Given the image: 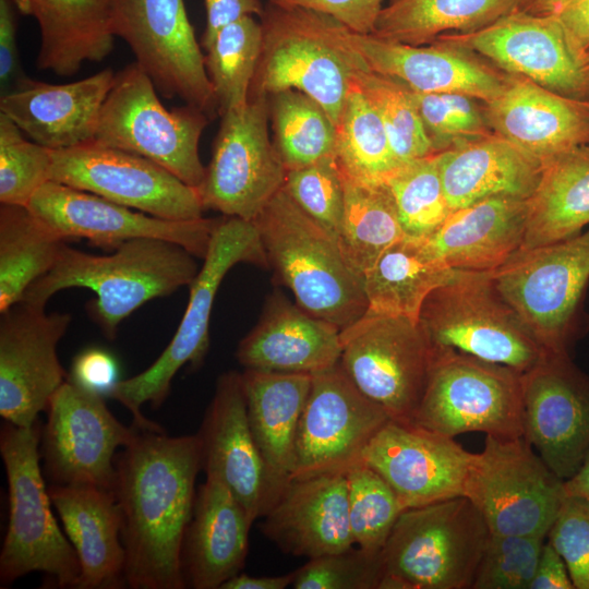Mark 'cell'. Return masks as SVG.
<instances>
[{"label":"cell","mask_w":589,"mask_h":589,"mask_svg":"<svg viewBox=\"0 0 589 589\" xmlns=\"http://www.w3.org/2000/svg\"><path fill=\"white\" fill-rule=\"evenodd\" d=\"M389 419L339 363L313 374L297 428L290 480L347 473L363 462L366 446Z\"/></svg>","instance_id":"2e32d148"},{"label":"cell","mask_w":589,"mask_h":589,"mask_svg":"<svg viewBox=\"0 0 589 589\" xmlns=\"http://www.w3.org/2000/svg\"><path fill=\"white\" fill-rule=\"evenodd\" d=\"M252 524L226 485L206 477L196 491L182 543L181 568L185 588L220 589L241 573Z\"/></svg>","instance_id":"f546056e"},{"label":"cell","mask_w":589,"mask_h":589,"mask_svg":"<svg viewBox=\"0 0 589 589\" xmlns=\"http://www.w3.org/2000/svg\"><path fill=\"white\" fill-rule=\"evenodd\" d=\"M294 573L278 576H250L239 573L227 580L220 589H286L291 587Z\"/></svg>","instance_id":"94428289"},{"label":"cell","mask_w":589,"mask_h":589,"mask_svg":"<svg viewBox=\"0 0 589 589\" xmlns=\"http://www.w3.org/2000/svg\"><path fill=\"white\" fill-rule=\"evenodd\" d=\"M413 423L449 437H522V374L466 354L437 353Z\"/></svg>","instance_id":"8fae6325"},{"label":"cell","mask_w":589,"mask_h":589,"mask_svg":"<svg viewBox=\"0 0 589 589\" xmlns=\"http://www.w3.org/2000/svg\"><path fill=\"white\" fill-rule=\"evenodd\" d=\"M209 120L191 105L166 108L149 76L133 62L116 73L94 142L143 156L197 189L206 168L199 145Z\"/></svg>","instance_id":"30bf717a"},{"label":"cell","mask_w":589,"mask_h":589,"mask_svg":"<svg viewBox=\"0 0 589 589\" xmlns=\"http://www.w3.org/2000/svg\"><path fill=\"white\" fill-rule=\"evenodd\" d=\"M340 329L273 292L257 324L239 342L236 357L245 369L316 374L339 363Z\"/></svg>","instance_id":"f1b7e54d"},{"label":"cell","mask_w":589,"mask_h":589,"mask_svg":"<svg viewBox=\"0 0 589 589\" xmlns=\"http://www.w3.org/2000/svg\"><path fill=\"white\" fill-rule=\"evenodd\" d=\"M586 57H587V61L589 63V51L587 52Z\"/></svg>","instance_id":"e7e4bbea"},{"label":"cell","mask_w":589,"mask_h":589,"mask_svg":"<svg viewBox=\"0 0 589 589\" xmlns=\"http://www.w3.org/2000/svg\"><path fill=\"white\" fill-rule=\"evenodd\" d=\"M489 537L462 495L405 509L380 552L377 589H471Z\"/></svg>","instance_id":"8992f818"},{"label":"cell","mask_w":589,"mask_h":589,"mask_svg":"<svg viewBox=\"0 0 589 589\" xmlns=\"http://www.w3.org/2000/svg\"><path fill=\"white\" fill-rule=\"evenodd\" d=\"M383 183L393 197L407 237L430 238L453 212L435 154L400 165Z\"/></svg>","instance_id":"ee69618b"},{"label":"cell","mask_w":589,"mask_h":589,"mask_svg":"<svg viewBox=\"0 0 589 589\" xmlns=\"http://www.w3.org/2000/svg\"><path fill=\"white\" fill-rule=\"evenodd\" d=\"M261 48V22L249 15L224 27L206 49L205 68L219 116L249 101Z\"/></svg>","instance_id":"7bdbcfd3"},{"label":"cell","mask_w":589,"mask_h":589,"mask_svg":"<svg viewBox=\"0 0 589 589\" xmlns=\"http://www.w3.org/2000/svg\"><path fill=\"white\" fill-rule=\"evenodd\" d=\"M527 200L495 196L453 211L426 240L454 269L490 272L520 251Z\"/></svg>","instance_id":"d6a6232c"},{"label":"cell","mask_w":589,"mask_h":589,"mask_svg":"<svg viewBox=\"0 0 589 589\" xmlns=\"http://www.w3.org/2000/svg\"><path fill=\"white\" fill-rule=\"evenodd\" d=\"M569 0H517L516 10L537 15L556 14Z\"/></svg>","instance_id":"be15d7a7"},{"label":"cell","mask_w":589,"mask_h":589,"mask_svg":"<svg viewBox=\"0 0 589 589\" xmlns=\"http://www.w3.org/2000/svg\"><path fill=\"white\" fill-rule=\"evenodd\" d=\"M52 149L29 141L0 112V202L27 206L51 179Z\"/></svg>","instance_id":"7dc6e473"},{"label":"cell","mask_w":589,"mask_h":589,"mask_svg":"<svg viewBox=\"0 0 589 589\" xmlns=\"http://www.w3.org/2000/svg\"><path fill=\"white\" fill-rule=\"evenodd\" d=\"M545 540L490 533L471 589H530Z\"/></svg>","instance_id":"f907efd6"},{"label":"cell","mask_w":589,"mask_h":589,"mask_svg":"<svg viewBox=\"0 0 589 589\" xmlns=\"http://www.w3.org/2000/svg\"><path fill=\"white\" fill-rule=\"evenodd\" d=\"M269 267L308 313L340 330L368 310L363 279L337 237L308 216L281 189L252 221Z\"/></svg>","instance_id":"3957f363"},{"label":"cell","mask_w":589,"mask_h":589,"mask_svg":"<svg viewBox=\"0 0 589 589\" xmlns=\"http://www.w3.org/2000/svg\"><path fill=\"white\" fill-rule=\"evenodd\" d=\"M15 9L14 0H0L1 95L14 89L26 77L19 61Z\"/></svg>","instance_id":"9f6ffc18"},{"label":"cell","mask_w":589,"mask_h":589,"mask_svg":"<svg viewBox=\"0 0 589 589\" xmlns=\"http://www.w3.org/2000/svg\"><path fill=\"white\" fill-rule=\"evenodd\" d=\"M14 3L39 26L36 59L39 70L71 76L84 62L101 61L112 51L116 36L106 0H14Z\"/></svg>","instance_id":"836d02e7"},{"label":"cell","mask_w":589,"mask_h":589,"mask_svg":"<svg viewBox=\"0 0 589 589\" xmlns=\"http://www.w3.org/2000/svg\"><path fill=\"white\" fill-rule=\"evenodd\" d=\"M68 380L77 386L109 397L119 380L116 358L101 348H88L75 356Z\"/></svg>","instance_id":"db71d44e"},{"label":"cell","mask_w":589,"mask_h":589,"mask_svg":"<svg viewBox=\"0 0 589 589\" xmlns=\"http://www.w3.org/2000/svg\"><path fill=\"white\" fill-rule=\"evenodd\" d=\"M588 225L589 144H585L542 165L538 184L527 200L520 251L568 239Z\"/></svg>","instance_id":"8d00e7d4"},{"label":"cell","mask_w":589,"mask_h":589,"mask_svg":"<svg viewBox=\"0 0 589 589\" xmlns=\"http://www.w3.org/2000/svg\"><path fill=\"white\" fill-rule=\"evenodd\" d=\"M48 492L81 565L75 589L125 587L122 513L115 492L59 484Z\"/></svg>","instance_id":"4dcf8cb0"},{"label":"cell","mask_w":589,"mask_h":589,"mask_svg":"<svg viewBox=\"0 0 589 589\" xmlns=\"http://www.w3.org/2000/svg\"><path fill=\"white\" fill-rule=\"evenodd\" d=\"M115 77L110 68L65 84L26 76L1 95L0 112L39 145L52 151L75 147L94 141Z\"/></svg>","instance_id":"4316f807"},{"label":"cell","mask_w":589,"mask_h":589,"mask_svg":"<svg viewBox=\"0 0 589 589\" xmlns=\"http://www.w3.org/2000/svg\"><path fill=\"white\" fill-rule=\"evenodd\" d=\"M327 14L358 34H372L383 0H271Z\"/></svg>","instance_id":"11a10c76"},{"label":"cell","mask_w":589,"mask_h":589,"mask_svg":"<svg viewBox=\"0 0 589 589\" xmlns=\"http://www.w3.org/2000/svg\"><path fill=\"white\" fill-rule=\"evenodd\" d=\"M0 414L31 428L67 381L57 347L71 314L20 301L0 313Z\"/></svg>","instance_id":"ffe728a7"},{"label":"cell","mask_w":589,"mask_h":589,"mask_svg":"<svg viewBox=\"0 0 589 589\" xmlns=\"http://www.w3.org/2000/svg\"><path fill=\"white\" fill-rule=\"evenodd\" d=\"M273 142L287 170L334 154L336 125L325 108L298 89L268 96Z\"/></svg>","instance_id":"b9f144b4"},{"label":"cell","mask_w":589,"mask_h":589,"mask_svg":"<svg viewBox=\"0 0 589 589\" xmlns=\"http://www.w3.org/2000/svg\"><path fill=\"white\" fill-rule=\"evenodd\" d=\"M573 45L589 51V0H569L556 13Z\"/></svg>","instance_id":"91938a15"},{"label":"cell","mask_w":589,"mask_h":589,"mask_svg":"<svg viewBox=\"0 0 589 589\" xmlns=\"http://www.w3.org/2000/svg\"><path fill=\"white\" fill-rule=\"evenodd\" d=\"M38 422L31 428L8 421L0 431V454L9 488V525L0 554V585L43 572L59 588H76L81 565L51 510L39 465Z\"/></svg>","instance_id":"52a82bcc"},{"label":"cell","mask_w":589,"mask_h":589,"mask_svg":"<svg viewBox=\"0 0 589 589\" xmlns=\"http://www.w3.org/2000/svg\"><path fill=\"white\" fill-rule=\"evenodd\" d=\"M283 190L300 209L337 237L345 208V182L334 154L287 170Z\"/></svg>","instance_id":"681fc988"},{"label":"cell","mask_w":589,"mask_h":589,"mask_svg":"<svg viewBox=\"0 0 589 589\" xmlns=\"http://www.w3.org/2000/svg\"><path fill=\"white\" fill-rule=\"evenodd\" d=\"M433 356L452 351L525 374L550 354L494 286L492 271L456 269L418 318Z\"/></svg>","instance_id":"ba28073f"},{"label":"cell","mask_w":589,"mask_h":589,"mask_svg":"<svg viewBox=\"0 0 589 589\" xmlns=\"http://www.w3.org/2000/svg\"><path fill=\"white\" fill-rule=\"evenodd\" d=\"M293 573V589H377L382 566L380 553L357 546L310 558Z\"/></svg>","instance_id":"816d5d0a"},{"label":"cell","mask_w":589,"mask_h":589,"mask_svg":"<svg viewBox=\"0 0 589 589\" xmlns=\"http://www.w3.org/2000/svg\"><path fill=\"white\" fill-rule=\"evenodd\" d=\"M482 104L490 129L541 165L589 144V100L566 97L509 74L503 92Z\"/></svg>","instance_id":"484cf974"},{"label":"cell","mask_w":589,"mask_h":589,"mask_svg":"<svg viewBox=\"0 0 589 589\" xmlns=\"http://www.w3.org/2000/svg\"><path fill=\"white\" fill-rule=\"evenodd\" d=\"M435 155L452 211L495 196L528 200L542 169L538 160L494 132Z\"/></svg>","instance_id":"1f68e13d"},{"label":"cell","mask_w":589,"mask_h":589,"mask_svg":"<svg viewBox=\"0 0 589 589\" xmlns=\"http://www.w3.org/2000/svg\"><path fill=\"white\" fill-rule=\"evenodd\" d=\"M206 25L201 45L206 50L217 34L227 25L249 15L262 16L264 4L261 0H204Z\"/></svg>","instance_id":"6f0895ef"},{"label":"cell","mask_w":589,"mask_h":589,"mask_svg":"<svg viewBox=\"0 0 589 589\" xmlns=\"http://www.w3.org/2000/svg\"><path fill=\"white\" fill-rule=\"evenodd\" d=\"M392 1H395V0H389V2H392Z\"/></svg>","instance_id":"03108f58"},{"label":"cell","mask_w":589,"mask_h":589,"mask_svg":"<svg viewBox=\"0 0 589 589\" xmlns=\"http://www.w3.org/2000/svg\"><path fill=\"white\" fill-rule=\"evenodd\" d=\"M344 182L345 208L337 240L346 261L363 279L365 272L405 232L384 183L347 178Z\"/></svg>","instance_id":"ab89813d"},{"label":"cell","mask_w":589,"mask_h":589,"mask_svg":"<svg viewBox=\"0 0 589 589\" xmlns=\"http://www.w3.org/2000/svg\"><path fill=\"white\" fill-rule=\"evenodd\" d=\"M566 495L578 496L589 501V453L579 469L564 481Z\"/></svg>","instance_id":"6125c7cd"},{"label":"cell","mask_w":589,"mask_h":589,"mask_svg":"<svg viewBox=\"0 0 589 589\" xmlns=\"http://www.w3.org/2000/svg\"><path fill=\"white\" fill-rule=\"evenodd\" d=\"M262 48L250 97L298 89L320 103L335 125L351 77L365 67L332 16L268 0L262 14Z\"/></svg>","instance_id":"277c9868"},{"label":"cell","mask_w":589,"mask_h":589,"mask_svg":"<svg viewBox=\"0 0 589 589\" xmlns=\"http://www.w3.org/2000/svg\"><path fill=\"white\" fill-rule=\"evenodd\" d=\"M115 36L123 39L135 62L165 98H181L219 115L201 47L183 0H106Z\"/></svg>","instance_id":"5bb4252c"},{"label":"cell","mask_w":589,"mask_h":589,"mask_svg":"<svg viewBox=\"0 0 589 589\" xmlns=\"http://www.w3.org/2000/svg\"><path fill=\"white\" fill-rule=\"evenodd\" d=\"M346 39L369 70L418 93H460L488 103L503 92L509 76L473 51L440 39L412 46L349 28Z\"/></svg>","instance_id":"d4e9b609"},{"label":"cell","mask_w":589,"mask_h":589,"mask_svg":"<svg viewBox=\"0 0 589 589\" xmlns=\"http://www.w3.org/2000/svg\"><path fill=\"white\" fill-rule=\"evenodd\" d=\"M455 273L426 239L405 236L363 275L366 311L418 322L428 296Z\"/></svg>","instance_id":"d590c367"},{"label":"cell","mask_w":589,"mask_h":589,"mask_svg":"<svg viewBox=\"0 0 589 589\" xmlns=\"http://www.w3.org/2000/svg\"><path fill=\"white\" fill-rule=\"evenodd\" d=\"M197 188L205 209L253 221L285 183L287 169L268 131V96L223 113Z\"/></svg>","instance_id":"9a60e30c"},{"label":"cell","mask_w":589,"mask_h":589,"mask_svg":"<svg viewBox=\"0 0 589 589\" xmlns=\"http://www.w3.org/2000/svg\"><path fill=\"white\" fill-rule=\"evenodd\" d=\"M241 377L250 429L280 495L290 480L297 428L312 375L245 369Z\"/></svg>","instance_id":"e575fe53"},{"label":"cell","mask_w":589,"mask_h":589,"mask_svg":"<svg viewBox=\"0 0 589 589\" xmlns=\"http://www.w3.org/2000/svg\"><path fill=\"white\" fill-rule=\"evenodd\" d=\"M564 560L575 589H589V501L566 495L548 536Z\"/></svg>","instance_id":"f5cc1de1"},{"label":"cell","mask_w":589,"mask_h":589,"mask_svg":"<svg viewBox=\"0 0 589 589\" xmlns=\"http://www.w3.org/2000/svg\"><path fill=\"white\" fill-rule=\"evenodd\" d=\"M239 263L269 268L259 231L252 221L237 217L219 219L195 279L189 286L187 309L170 342L143 372L120 380L108 398L132 413L139 429H163L141 412L144 404L158 409L170 393L177 372L189 364L197 369L209 347V321L218 288L226 274Z\"/></svg>","instance_id":"5b68a950"},{"label":"cell","mask_w":589,"mask_h":589,"mask_svg":"<svg viewBox=\"0 0 589 589\" xmlns=\"http://www.w3.org/2000/svg\"><path fill=\"white\" fill-rule=\"evenodd\" d=\"M517 0H395L383 7L372 35L412 46L443 34L480 31L516 10Z\"/></svg>","instance_id":"74e56055"},{"label":"cell","mask_w":589,"mask_h":589,"mask_svg":"<svg viewBox=\"0 0 589 589\" xmlns=\"http://www.w3.org/2000/svg\"><path fill=\"white\" fill-rule=\"evenodd\" d=\"M183 247L163 239L137 238L121 243L108 255L83 252L67 244L53 267L26 290L23 299L46 306L48 300L68 288H87L95 298L87 313L108 339L118 327L148 301L190 286L200 268Z\"/></svg>","instance_id":"7a4b0ae2"},{"label":"cell","mask_w":589,"mask_h":589,"mask_svg":"<svg viewBox=\"0 0 589 589\" xmlns=\"http://www.w3.org/2000/svg\"><path fill=\"white\" fill-rule=\"evenodd\" d=\"M524 437L562 480L589 453V376L569 354H548L522 374Z\"/></svg>","instance_id":"603a6c76"},{"label":"cell","mask_w":589,"mask_h":589,"mask_svg":"<svg viewBox=\"0 0 589 589\" xmlns=\"http://www.w3.org/2000/svg\"><path fill=\"white\" fill-rule=\"evenodd\" d=\"M410 92L435 154L493 133L481 100L460 93Z\"/></svg>","instance_id":"c3c4849f"},{"label":"cell","mask_w":589,"mask_h":589,"mask_svg":"<svg viewBox=\"0 0 589 589\" xmlns=\"http://www.w3.org/2000/svg\"><path fill=\"white\" fill-rule=\"evenodd\" d=\"M261 530L283 552L309 560L353 548L347 473L290 480L264 515Z\"/></svg>","instance_id":"83f0119b"},{"label":"cell","mask_w":589,"mask_h":589,"mask_svg":"<svg viewBox=\"0 0 589 589\" xmlns=\"http://www.w3.org/2000/svg\"><path fill=\"white\" fill-rule=\"evenodd\" d=\"M347 481L349 525L354 544L378 554L402 512L397 495L363 462L347 471Z\"/></svg>","instance_id":"bcb514c9"},{"label":"cell","mask_w":589,"mask_h":589,"mask_svg":"<svg viewBox=\"0 0 589 589\" xmlns=\"http://www.w3.org/2000/svg\"><path fill=\"white\" fill-rule=\"evenodd\" d=\"M495 288L551 354H569L582 332L589 283V229L517 252L492 271Z\"/></svg>","instance_id":"9c48e42d"},{"label":"cell","mask_w":589,"mask_h":589,"mask_svg":"<svg viewBox=\"0 0 589 589\" xmlns=\"http://www.w3.org/2000/svg\"><path fill=\"white\" fill-rule=\"evenodd\" d=\"M351 80L378 113L399 165L435 154L407 86L366 65L358 68Z\"/></svg>","instance_id":"f6af8a7d"},{"label":"cell","mask_w":589,"mask_h":589,"mask_svg":"<svg viewBox=\"0 0 589 589\" xmlns=\"http://www.w3.org/2000/svg\"><path fill=\"white\" fill-rule=\"evenodd\" d=\"M124 577L132 589H183L181 550L202 469L197 434L137 429L116 456Z\"/></svg>","instance_id":"6da1fadb"},{"label":"cell","mask_w":589,"mask_h":589,"mask_svg":"<svg viewBox=\"0 0 589 589\" xmlns=\"http://www.w3.org/2000/svg\"><path fill=\"white\" fill-rule=\"evenodd\" d=\"M27 207L65 241L86 239L115 250L128 240L155 238L175 242L200 259L219 220L164 219L55 181L45 183Z\"/></svg>","instance_id":"44dd1931"},{"label":"cell","mask_w":589,"mask_h":589,"mask_svg":"<svg viewBox=\"0 0 589 589\" xmlns=\"http://www.w3.org/2000/svg\"><path fill=\"white\" fill-rule=\"evenodd\" d=\"M50 181L164 219L204 217L196 188L143 156L94 141L52 151Z\"/></svg>","instance_id":"ac0fdd59"},{"label":"cell","mask_w":589,"mask_h":589,"mask_svg":"<svg viewBox=\"0 0 589 589\" xmlns=\"http://www.w3.org/2000/svg\"><path fill=\"white\" fill-rule=\"evenodd\" d=\"M65 242L27 206L1 204L0 313L53 267Z\"/></svg>","instance_id":"f35d334b"},{"label":"cell","mask_w":589,"mask_h":589,"mask_svg":"<svg viewBox=\"0 0 589 589\" xmlns=\"http://www.w3.org/2000/svg\"><path fill=\"white\" fill-rule=\"evenodd\" d=\"M530 589H575L564 560L548 541L543 544Z\"/></svg>","instance_id":"680465c9"},{"label":"cell","mask_w":589,"mask_h":589,"mask_svg":"<svg viewBox=\"0 0 589 589\" xmlns=\"http://www.w3.org/2000/svg\"><path fill=\"white\" fill-rule=\"evenodd\" d=\"M41 430V456L50 484L91 485L115 490L116 453L134 437L108 409L105 397L70 380L47 407Z\"/></svg>","instance_id":"e0dca14e"},{"label":"cell","mask_w":589,"mask_h":589,"mask_svg":"<svg viewBox=\"0 0 589 589\" xmlns=\"http://www.w3.org/2000/svg\"><path fill=\"white\" fill-rule=\"evenodd\" d=\"M334 155L344 178L383 183L400 165L383 122L351 80L338 121Z\"/></svg>","instance_id":"60d3db41"},{"label":"cell","mask_w":589,"mask_h":589,"mask_svg":"<svg viewBox=\"0 0 589 589\" xmlns=\"http://www.w3.org/2000/svg\"><path fill=\"white\" fill-rule=\"evenodd\" d=\"M474 456L454 437L389 419L362 460L389 484L405 510L464 496Z\"/></svg>","instance_id":"7402d4cb"},{"label":"cell","mask_w":589,"mask_h":589,"mask_svg":"<svg viewBox=\"0 0 589 589\" xmlns=\"http://www.w3.org/2000/svg\"><path fill=\"white\" fill-rule=\"evenodd\" d=\"M492 534L546 537L566 497L558 478L522 437L486 435L465 495Z\"/></svg>","instance_id":"7c38bea8"},{"label":"cell","mask_w":589,"mask_h":589,"mask_svg":"<svg viewBox=\"0 0 589 589\" xmlns=\"http://www.w3.org/2000/svg\"><path fill=\"white\" fill-rule=\"evenodd\" d=\"M340 340L339 364L358 389L392 420L413 422L434 361L419 323L366 311Z\"/></svg>","instance_id":"4fadbf2b"},{"label":"cell","mask_w":589,"mask_h":589,"mask_svg":"<svg viewBox=\"0 0 589 589\" xmlns=\"http://www.w3.org/2000/svg\"><path fill=\"white\" fill-rule=\"evenodd\" d=\"M197 435L206 477L226 485L252 522L263 518L279 492L250 429L241 373L219 375Z\"/></svg>","instance_id":"cb8c5ba5"},{"label":"cell","mask_w":589,"mask_h":589,"mask_svg":"<svg viewBox=\"0 0 589 589\" xmlns=\"http://www.w3.org/2000/svg\"><path fill=\"white\" fill-rule=\"evenodd\" d=\"M435 39L471 50L507 74L589 100L587 57L573 45L556 14L515 10L480 31L443 34Z\"/></svg>","instance_id":"d6986e66"}]
</instances>
